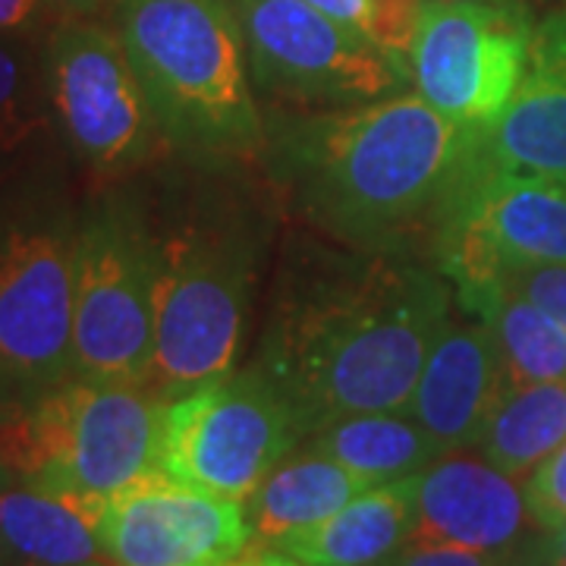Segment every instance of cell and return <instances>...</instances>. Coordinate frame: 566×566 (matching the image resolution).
Listing matches in <instances>:
<instances>
[{"instance_id": "52a82bcc", "label": "cell", "mask_w": 566, "mask_h": 566, "mask_svg": "<svg viewBox=\"0 0 566 566\" xmlns=\"http://www.w3.org/2000/svg\"><path fill=\"white\" fill-rule=\"evenodd\" d=\"M44 73L54 120L98 177L133 174L170 145L120 32L63 22L48 39Z\"/></svg>"}, {"instance_id": "ac0fdd59", "label": "cell", "mask_w": 566, "mask_h": 566, "mask_svg": "<svg viewBox=\"0 0 566 566\" xmlns=\"http://www.w3.org/2000/svg\"><path fill=\"white\" fill-rule=\"evenodd\" d=\"M488 170L566 182V85L523 80L497 120L475 129Z\"/></svg>"}, {"instance_id": "277c9868", "label": "cell", "mask_w": 566, "mask_h": 566, "mask_svg": "<svg viewBox=\"0 0 566 566\" xmlns=\"http://www.w3.org/2000/svg\"><path fill=\"white\" fill-rule=\"evenodd\" d=\"M167 400L148 385L70 378L29 397L20 431V485L102 510L107 497L161 469Z\"/></svg>"}, {"instance_id": "8fae6325", "label": "cell", "mask_w": 566, "mask_h": 566, "mask_svg": "<svg viewBox=\"0 0 566 566\" xmlns=\"http://www.w3.org/2000/svg\"><path fill=\"white\" fill-rule=\"evenodd\" d=\"M249 70L262 88L305 104L349 107L390 95L406 70L308 0H230Z\"/></svg>"}, {"instance_id": "83f0119b", "label": "cell", "mask_w": 566, "mask_h": 566, "mask_svg": "<svg viewBox=\"0 0 566 566\" xmlns=\"http://www.w3.org/2000/svg\"><path fill=\"white\" fill-rule=\"evenodd\" d=\"M378 566H510L504 554L465 551L450 545H412L406 542L397 554H390Z\"/></svg>"}, {"instance_id": "5b68a950", "label": "cell", "mask_w": 566, "mask_h": 566, "mask_svg": "<svg viewBox=\"0 0 566 566\" xmlns=\"http://www.w3.org/2000/svg\"><path fill=\"white\" fill-rule=\"evenodd\" d=\"M252 252L230 233L189 230L158 245L148 387L177 400L233 375L245 337Z\"/></svg>"}, {"instance_id": "e0dca14e", "label": "cell", "mask_w": 566, "mask_h": 566, "mask_svg": "<svg viewBox=\"0 0 566 566\" xmlns=\"http://www.w3.org/2000/svg\"><path fill=\"white\" fill-rule=\"evenodd\" d=\"M98 506L41 488L0 491V554L35 566L107 564L98 542ZM111 566V564H107Z\"/></svg>"}, {"instance_id": "3957f363", "label": "cell", "mask_w": 566, "mask_h": 566, "mask_svg": "<svg viewBox=\"0 0 566 566\" xmlns=\"http://www.w3.org/2000/svg\"><path fill=\"white\" fill-rule=\"evenodd\" d=\"M117 32L170 145L221 158L262 145L230 0H120Z\"/></svg>"}, {"instance_id": "30bf717a", "label": "cell", "mask_w": 566, "mask_h": 566, "mask_svg": "<svg viewBox=\"0 0 566 566\" xmlns=\"http://www.w3.org/2000/svg\"><path fill=\"white\" fill-rule=\"evenodd\" d=\"M438 227L441 268L457 286L566 264V182L488 170L472 136Z\"/></svg>"}, {"instance_id": "4dcf8cb0", "label": "cell", "mask_w": 566, "mask_h": 566, "mask_svg": "<svg viewBox=\"0 0 566 566\" xmlns=\"http://www.w3.org/2000/svg\"><path fill=\"white\" fill-rule=\"evenodd\" d=\"M223 566H305L303 560H296L293 554H286L277 545H264V542H249V545L230 557Z\"/></svg>"}, {"instance_id": "7c38bea8", "label": "cell", "mask_w": 566, "mask_h": 566, "mask_svg": "<svg viewBox=\"0 0 566 566\" xmlns=\"http://www.w3.org/2000/svg\"><path fill=\"white\" fill-rule=\"evenodd\" d=\"M528 35L526 10L424 0L406 61L416 95L465 129H482L497 120L526 76Z\"/></svg>"}, {"instance_id": "ba28073f", "label": "cell", "mask_w": 566, "mask_h": 566, "mask_svg": "<svg viewBox=\"0 0 566 566\" xmlns=\"http://www.w3.org/2000/svg\"><path fill=\"white\" fill-rule=\"evenodd\" d=\"M158 245L120 208L88 214L73 245L76 378L148 385Z\"/></svg>"}, {"instance_id": "9a60e30c", "label": "cell", "mask_w": 566, "mask_h": 566, "mask_svg": "<svg viewBox=\"0 0 566 566\" xmlns=\"http://www.w3.org/2000/svg\"><path fill=\"white\" fill-rule=\"evenodd\" d=\"M504 387V365L491 327L482 318L457 322L450 315L424 359L406 416L431 431L447 453H457L475 447Z\"/></svg>"}, {"instance_id": "8992f818", "label": "cell", "mask_w": 566, "mask_h": 566, "mask_svg": "<svg viewBox=\"0 0 566 566\" xmlns=\"http://www.w3.org/2000/svg\"><path fill=\"white\" fill-rule=\"evenodd\" d=\"M303 438L290 400L255 365L167 400L161 472L245 504Z\"/></svg>"}, {"instance_id": "4fadbf2b", "label": "cell", "mask_w": 566, "mask_h": 566, "mask_svg": "<svg viewBox=\"0 0 566 566\" xmlns=\"http://www.w3.org/2000/svg\"><path fill=\"white\" fill-rule=\"evenodd\" d=\"M95 532L111 566H223L252 542L243 501L182 485L161 469L107 497Z\"/></svg>"}, {"instance_id": "9c48e42d", "label": "cell", "mask_w": 566, "mask_h": 566, "mask_svg": "<svg viewBox=\"0 0 566 566\" xmlns=\"http://www.w3.org/2000/svg\"><path fill=\"white\" fill-rule=\"evenodd\" d=\"M73 245L57 218L0 221V387L39 397L76 378Z\"/></svg>"}, {"instance_id": "7402d4cb", "label": "cell", "mask_w": 566, "mask_h": 566, "mask_svg": "<svg viewBox=\"0 0 566 566\" xmlns=\"http://www.w3.org/2000/svg\"><path fill=\"white\" fill-rule=\"evenodd\" d=\"M566 441V378L504 387L475 438L488 463L528 479Z\"/></svg>"}, {"instance_id": "f1b7e54d", "label": "cell", "mask_w": 566, "mask_h": 566, "mask_svg": "<svg viewBox=\"0 0 566 566\" xmlns=\"http://www.w3.org/2000/svg\"><path fill=\"white\" fill-rule=\"evenodd\" d=\"M48 0H0V35H22L44 17Z\"/></svg>"}, {"instance_id": "836d02e7", "label": "cell", "mask_w": 566, "mask_h": 566, "mask_svg": "<svg viewBox=\"0 0 566 566\" xmlns=\"http://www.w3.org/2000/svg\"><path fill=\"white\" fill-rule=\"evenodd\" d=\"M469 3H491V7H510V10H526L528 0H469Z\"/></svg>"}, {"instance_id": "d4e9b609", "label": "cell", "mask_w": 566, "mask_h": 566, "mask_svg": "<svg viewBox=\"0 0 566 566\" xmlns=\"http://www.w3.org/2000/svg\"><path fill=\"white\" fill-rule=\"evenodd\" d=\"M523 497H526L528 520L538 528L564 526L566 523V441L545 463L538 465L523 485Z\"/></svg>"}, {"instance_id": "603a6c76", "label": "cell", "mask_w": 566, "mask_h": 566, "mask_svg": "<svg viewBox=\"0 0 566 566\" xmlns=\"http://www.w3.org/2000/svg\"><path fill=\"white\" fill-rule=\"evenodd\" d=\"M308 3L327 13L331 20L353 29L365 41H371L375 48H381L387 57H394L406 70L424 0H308Z\"/></svg>"}, {"instance_id": "ffe728a7", "label": "cell", "mask_w": 566, "mask_h": 566, "mask_svg": "<svg viewBox=\"0 0 566 566\" xmlns=\"http://www.w3.org/2000/svg\"><path fill=\"white\" fill-rule=\"evenodd\" d=\"M460 305L482 318L494 334L506 387L542 385L566 378V334L547 312L520 296L501 277L457 286Z\"/></svg>"}, {"instance_id": "44dd1931", "label": "cell", "mask_w": 566, "mask_h": 566, "mask_svg": "<svg viewBox=\"0 0 566 566\" xmlns=\"http://www.w3.org/2000/svg\"><path fill=\"white\" fill-rule=\"evenodd\" d=\"M312 450L337 460L371 485L419 475L422 469L447 457L431 431L412 416L397 412H363L324 424L312 434Z\"/></svg>"}, {"instance_id": "6da1fadb", "label": "cell", "mask_w": 566, "mask_h": 566, "mask_svg": "<svg viewBox=\"0 0 566 566\" xmlns=\"http://www.w3.org/2000/svg\"><path fill=\"white\" fill-rule=\"evenodd\" d=\"M450 322V286L419 264L371 259L277 305L259 368L305 434L363 412H406Z\"/></svg>"}, {"instance_id": "2e32d148", "label": "cell", "mask_w": 566, "mask_h": 566, "mask_svg": "<svg viewBox=\"0 0 566 566\" xmlns=\"http://www.w3.org/2000/svg\"><path fill=\"white\" fill-rule=\"evenodd\" d=\"M416 475L365 488L315 526L290 532L277 547L305 566H378L409 542Z\"/></svg>"}, {"instance_id": "5bb4252c", "label": "cell", "mask_w": 566, "mask_h": 566, "mask_svg": "<svg viewBox=\"0 0 566 566\" xmlns=\"http://www.w3.org/2000/svg\"><path fill=\"white\" fill-rule=\"evenodd\" d=\"M528 510L523 488L488 460L447 453L416 475L412 545L504 554L520 542Z\"/></svg>"}, {"instance_id": "1f68e13d", "label": "cell", "mask_w": 566, "mask_h": 566, "mask_svg": "<svg viewBox=\"0 0 566 566\" xmlns=\"http://www.w3.org/2000/svg\"><path fill=\"white\" fill-rule=\"evenodd\" d=\"M545 560L547 566H566V523L551 528V538L545 545Z\"/></svg>"}, {"instance_id": "d6986e66", "label": "cell", "mask_w": 566, "mask_h": 566, "mask_svg": "<svg viewBox=\"0 0 566 566\" xmlns=\"http://www.w3.org/2000/svg\"><path fill=\"white\" fill-rule=\"evenodd\" d=\"M365 488H371L368 479L308 447L283 460L245 501L252 538L277 545L290 532L327 520Z\"/></svg>"}, {"instance_id": "d6a6232c", "label": "cell", "mask_w": 566, "mask_h": 566, "mask_svg": "<svg viewBox=\"0 0 566 566\" xmlns=\"http://www.w3.org/2000/svg\"><path fill=\"white\" fill-rule=\"evenodd\" d=\"M61 7H70V10H98L104 3H120V0H57Z\"/></svg>"}, {"instance_id": "7a4b0ae2", "label": "cell", "mask_w": 566, "mask_h": 566, "mask_svg": "<svg viewBox=\"0 0 566 566\" xmlns=\"http://www.w3.org/2000/svg\"><path fill=\"white\" fill-rule=\"evenodd\" d=\"M475 129L422 95L378 98L305 117L290 129V164L305 208L353 240H385L438 218L463 170Z\"/></svg>"}, {"instance_id": "484cf974", "label": "cell", "mask_w": 566, "mask_h": 566, "mask_svg": "<svg viewBox=\"0 0 566 566\" xmlns=\"http://www.w3.org/2000/svg\"><path fill=\"white\" fill-rule=\"evenodd\" d=\"M523 80L566 85V10H557L532 25Z\"/></svg>"}, {"instance_id": "cb8c5ba5", "label": "cell", "mask_w": 566, "mask_h": 566, "mask_svg": "<svg viewBox=\"0 0 566 566\" xmlns=\"http://www.w3.org/2000/svg\"><path fill=\"white\" fill-rule=\"evenodd\" d=\"M44 126L20 51L0 41V158L20 151Z\"/></svg>"}, {"instance_id": "e575fe53", "label": "cell", "mask_w": 566, "mask_h": 566, "mask_svg": "<svg viewBox=\"0 0 566 566\" xmlns=\"http://www.w3.org/2000/svg\"><path fill=\"white\" fill-rule=\"evenodd\" d=\"M20 566H35V564H20ZM88 566H107V564H88Z\"/></svg>"}, {"instance_id": "f546056e", "label": "cell", "mask_w": 566, "mask_h": 566, "mask_svg": "<svg viewBox=\"0 0 566 566\" xmlns=\"http://www.w3.org/2000/svg\"><path fill=\"white\" fill-rule=\"evenodd\" d=\"M17 403H20V394H10L0 387V491L17 485L13 469H10V419H13Z\"/></svg>"}, {"instance_id": "4316f807", "label": "cell", "mask_w": 566, "mask_h": 566, "mask_svg": "<svg viewBox=\"0 0 566 566\" xmlns=\"http://www.w3.org/2000/svg\"><path fill=\"white\" fill-rule=\"evenodd\" d=\"M501 281L513 286L528 303L547 312L566 334V264H542V268H523L510 271Z\"/></svg>"}]
</instances>
